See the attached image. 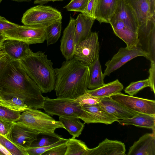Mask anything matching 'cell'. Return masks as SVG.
Here are the masks:
<instances>
[{
	"label": "cell",
	"instance_id": "681fc988",
	"mask_svg": "<svg viewBox=\"0 0 155 155\" xmlns=\"http://www.w3.org/2000/svg\"><path fill=\"white\" fill-rule=\"evenodd\" d=\"M12 0L14 1L17 2H30L32 0Z\"/></svg>",
	"mask_w": 155,
	"mask_h": 155
},
{
	"label": "cell",
	"instance_id": "5b68a950",
	"mask_svg": "<svg viewBox=\"0 0 155 155\" xmlns=\"http://www.w3.org/2000/svg\"><path fill=\"white\" fill-rule=\"evenodd\" d=\"M16 122L23 124L39 134H54L57 128L64 127L59 121H57L49 114L30 108L22 112Z\"/></svg>",
	"mask_w": 155,
	"mask_h": 155
},
{
	"label": "cell",
	"instance_id": "52a82bcc",
	"mask_svg": "<svg viewBox=\"0 0 155 155\" xmlns=\"http://www.w3.org/2000/svg\"><path fill=\"white\" fill-rule=\"evenodd\" d=\"M99 51L98 33L91 32L87 38L76 44L73 58L89 66L99 57Z\"/></svg>",
	"mask_w": 155,
	"mask_h": 155
},
{
	"label": "cell",
	"instance_id": "ab89813d",
	"mask_svg": "<svg viewBox=\"0 0 155 155\" xmlns=\"http://www.w3.org/2000/svg\"><path fill=\"white\" fill-rule=\"evenodd\" d=\"M19 26V25L12 22L0 16V32L3 33Z\"/></svg>",
	"mask_w": 155,
	"mask_h": 155
},
{
	"label": "cell",
	"instance_id": "3957f363",
	"mask_svg": "<svg viewBox=\"0 0 155 155\" xmlns=\"http://www.w3.org/2000/svg\"><path fill=\"white\" fill-rule=\"evenodd\" d=\"M21 66L39 87L42 93L54 90L55 73L51 60L45 52H31L24 59L19 61Z\"/></svg>",
	"mask_w": 155,
	"mask_h": 155
},
{
	"label": "cell",
	"instance_id": "bcb514c9",
	"mask_svg": "<svg viewBox=\"0 0 155 155\" xmlns=\"http://www.w3.org/2000/svg\"><path fill=\"white\" fill-rule=\"evenodd\" d=\"M63 0H35L34 1V3L35 4H40L43 5L49 2H54L58 1H62Z\"/></svg>",
	"mask_w": 155,
	"mask_h": 155
},
{
	"label": "cell",
	"instance_id": "7402d4cb",
	"mask_svg": "<svg viewBox=\"0 0 155 155\" xmlns=\"http://www.w3.org/2000/svg\"><path fill=\"white\" fill-rule=\"evenodd\" d=\"M122 125H132L151 129L155 133V115L138 113L130 118L119 119L117 121Z\"/></svg>",
	"mask_w": 155,
	"mask_h": 155
},
{
	"label": "cell",
	"instance_id": "e575fe53",
	"mask_svg": "<svg viewBox=\"0 0 155 155\" xmlns=\"http://www.w3.org/2000/svg\"><path fill=\"white\" fill-rule=\"evenodd\" d=\"M89 0H71L64 8L69 11L81 12L85 14Z\"/></svg>",
	"mask_w": 155,
	"mask_h": 155
},
{
	"label": "cell",
	"instance_id": "c3c4849f",
	"mask_svg": "<svg viewBox=\"0 0 155 155\" xmlns=\"http://www.w3.org/2000/svg\"><path fill=\"white\" fill-rule=\"evenodd\" d=\"M5 53L2 50L1 46H0V59L6 56Z\"/></svg>",
	"mask_w": 155,
	"mask_h": 155
},
{
	"label": "cell",
	"instance_id": "9a60e30c",
	"mask_svg": "<svg viewBox=\"0 0 155 155\" xmlns=\"http://www.w3.org/2000/svg\"><path fill=\"white\" fill-rule=\"evenodd\" d=\"M76 19L70 17L60 41V49L66 60L73 58L75 47Z\"/></svg>",
	"mask_w": 155,
	"mask_h": 155
},
{
	"label": "cell",
	"instance_id": "f907efd6",
	"mask_svg": "<svg viewBox=\"0 0 155 155\" xmlns=\"http://www.w3.org/2000/svg\"><path fill=\"white\" fill-rule=\"evenodd\" d=\"M2 0H0V3L2 1Z\"/></svg>",
	"mask_w": 155,
	"mask_h": 155
},
{
	"label": "cell",
	"instance_id": "4dcf8cb0",
	"mask_svg": "<svg viewBox=\"0 0 155 155\" xmlns=\"http://www.w3.org/2000/svg\"><path fill=\"white\" fill-rule=\"evenodd\" d=\"M0 106L11 110L22 112L30 108L22 99L14 97L7 100H0Z\"/></svg>",
	"mask_w": 155,
	"mask_h": 155
},
{
	"label": "cell",
	"instance_id": "8fae6325",
	"mask_svg": "<svg viewBox=\"0 0 155 155\" xmlns=\"http://www.w3.org/2000/svg\"><path fill=\"white\" fill-rule=\"evenodd\" d=\"M143 56L148 60V54L140 47L137 46L132 49L121 48L110 60L105 64L106 68L104 73L105 76L119 68L134 58Z\"/></svg>",
	"mask_w": 155,
	"mask_h": 155
},
{
	"label": "cell",
	"instance_id": "cb8c5ba5",
	"mask_svg": "<svg viewBox=\"0 0 155 155\" xmlns=\"http://www.w3.org/2000/svg\"><path fill=\"white\" fill-rule=\"evenodd\" d=\"M124 88L123 85L118 79L94 90H87V93L94 97L103 98L119 93Z\"/></svg>",
	"mask_w": 155,
	"mask_h": 155
},
{
	"label": "cell",
	"instance_id": "4316f807",
	"mask_svg": "<svg viewBox=\"0 0 155 155\" xmlns=\"http://www.w3.org/2000/svg\"><path fill=\"white\" fill-rule=\"evenodd\" d=\"M83 107L98 121L99 123L106 124H111L118 120L103 110L99 103L92 105L83 106Z\"/></svg>",
	"mask_w": 155,
	"mask_h": 155
},
{
	"label": "cell",
	"instance_id": "d4e9b609",
	"mask_svg": "<svg viewBox=\"0 0 155 155\" xmlns=\"http://www.w3.org/2000/svg\"><path fill=\"white\" fill-rule=\"evenodd\" d=\"M88 67L90 76L88 88L94 90L104 85L105 84L104 82L105 76L102 72L99 57Z\"/></svg>",
	"mask_w": 155,
	"mask_h": 155
},
{
	"label": "cell",
	"instance_id": "7a4b0ae2",
	"mask_svg": "<svg viewBox=\"0 0 155 155\" xmlns=\"http://www.w3.org/2000/svg\"><path fill=\"white\" fill-rule=\"evenodd\" d=\"M54 90L57 97L75 99L88 90L89 67L73 58L63 61L59 68L54 69Z\"/></svg>",
	"mask_w": 155,
	"mask_h": 155
},
{
	"label": "cell",
	"instance_id": "83f0119b",
	"mask_svg": "<svg viewBox=\"0 0 155 155\" xmlns=\"http://www.w3.org/2000/svg\"><path fill=\"white\" fill-rule=\"evenodd\" d=\"M66 144L65 155H87L89 148L82 141L72 137L68 139Z\"/></svg>",
	"mask_w": 155,
	"mask_h": 155
},
{
	"label": "cell",
	"instance_id": "1f68e13d",
	"mask_svg": "<svg viewBox=\"0 0 155 155\" xmlns=\"http://www.w3.org/2000/svg\"><path fill=\"white\" fill-rule=\"evenodd\" d=\"M0 144L8 151L11 155H28L25 149L19 147L0 134Z\"/></svg>",
	"mask_w": 155,
	"mask_h": 155
},
{
	"label": "cell",
	"instance_id": "ba28073f",
	"mask_svg": "<svg viewBox=\"0 0 155 155\" xmlns=\"http://www.w3.org/2000/svg\"><path fill=\"white\" fill-rule=\"evenodd\" d=\"M46 27L19 25L2 33L6 39L19 40L28 45L42 43L46 39Z\"/></svg>",
	"mask_w": 155,
	"mask_h": 155
},
{
	"label": "cell",
	"instance_id": "d590c367",
	"mask_svg": "<svg viewBox=\"0 0 155 155\" xmlns=\"http://www.w3.org/2000/svg\"><path fill=\"white\" fill-rule=\"evenodd\" d=\"M68 139L62 138L59 140L52 144L40 147H30L26 149V150L28 155H41L43 153L49 149L55 147L66 143Z\"/></svg>",
	"mask_w": 155,
	"mask_h": 155
},
{
	"label": "cell",
	"instance_id": "603a6c76",
	"mask_svg": "<svg viewBox=\"0 0 155 155\" xmlns=\"http://www.w3.org/2000/svg\"><path fill=\"white\" fill-rule=\"evenodd\" d=\"M135 12L138 26L147 22L151 16L148 0H126Z\"/></svg>",
	"mask_w": 155,
	"mask_h": 155
},
{
	"label": "cell",
	"instance_id": "ffe728a7",
	"mask_svg": "<svg viewBox=\"0 0 155 155\" xmlns=\"http://www.w3.org/2000/svg\"><path fill=\"white\" fill-rule=\"evenodd\" d=\"M95 19L81 13L76 19L75 44L87 38L91 33Z\"/></svg>",
	"mask_w": 155,
	"mask_h": 155
},
{
	"label": "cell",
	"instance_id": "484cf974",
	"mask_svg": "<svg viewBox=\"0 0 155 155\" xmlns=\"http://www.w3.org/2000/svg\"><path fill=\"white\" fill-rule=\"evenodd\" d=\"M59 121L65 129L72 135V137H78L81 134L84 124L78 117L71 116H59Z\"/></svg>",
	"mask_w": 155,
	"mask_h": 155
},
{
	"label": "cell",
	"instance_id": "8d00e7d4",
	"mask_svg": "<svg viewBox=\"0 0 155 155\" xmlns=\"http://www.w3.org/2000/svg\"><path fill=\"white\" fill-rule=\"evenodd\" d=\"M101 98L94 97L86 92L75 99L82 106L94 105L99 103Z\"/></svg>",
	"mask_w": 155,
	"mask_h": 155
},
{
	"label": "cell",
	"instance_id": "6da1fadb",
	"mask_svg": "<svg viewBox=\"0 0 155 155\" xmlns=\"http://www.w3.org/2000/svg\"><path fill=\"white\" fill-rule=\"evenodd\" d=\"M14 97L24 100L30 108L43 109L45 97L19 61L10 58L0 73V100Z\"/></svg>",
	"mask_w": 155,
	"mask_h": 155
},
{
	"label": "cell",
	"instance_id": "5bb4252c",
	"mask_svg": "<svg viewBox=\"0 0 155 155\" xmlns=\"http://www.w3.org/2000/svg\"><path fill=\"white\" fill-rule=\"evenodd\" d=\"M6 56L10 59L20 61L31 53L29 45L22 41L15 39H6L1 46Z\"/></svg>",
	"mask_w": 155,
	"mask_h": 155
},
{
	"label": "cell",
	"instance_id": "d6a6232c",
	"mask_svg": "<svg viewBox=\"0 0 155 155\" xmlns=\"http://www.w3.org/2000/svg\"><path fill=\"white\" fill-rule=\"evenodd\" d=\"M150 87V82L147 78L131 82L125 89L124 91L129 95L133 96L144 88Z\"/></svg>",
	"mask_w": 155,
	"mask_h": 155
},
{
	"label": "cell",
	"instance_id": "ee69618b",
	"mask_svg": "<svg viewBox=\"0 0 155 155\" xmlns=\"http://www.w3.org/2000/svg\"><path fill=\"white\" fill-rule=\"evenodd\" d=\"M9 58L7 56L0 59V73L8 62Z\"/></svg>",
	"mask_w": 155,
	"mask_h": 155
},
{
	"label": "cell",
	"instance_id": "9c48e42d",
	"mask_svg": "<svg viewBox=\"0 0 155 155\" xmlns=\"http://www.w3.org/2000/svg\"><path fill=\"white\" fill-rule=\"evenodd\" d=\"M137 34V46L148 54L151 62H155V16L138 26Z\"/></svg>",
	"mask_w": 155,
	"mask_h": 155
},
{
	"label": "cell",
	"instance_id": "277c9868",
	"mask_svg": "<svg viewBox=\"0 0 155 155\" xmlns=\"http://www.w3.org/2000/svg\"><path fill=\"white\" fill-rule=\"evenodd\" d=\"M43 109L51 115L78 117L87 124L99 123L75 99L59 97L51 99L48 97H45Z\"/></svg>",
	"mask_w": 155,
	"mask_h": 155
},
{
	"label": "cell",
	"instance_id": "ac0fdd59",
	"mask_svg": "<svg viewBox=\"0 0 155 155\" xmlns=\"http://www.w3.org/2000/svg\"><path fill=\"white\" fill-rule=\"evenodd\" d=\"M128 155H155V133H146L130 147Z\"/></svg>",
	"mask_w": 155,
	"mask_h": 155
},
{
	"label": "cell",
	"instance_id": "836d02e7",
	"mask_svg": "<svg viewBox=\"0 0 155 155\" xmlns=\"http://www.w3.org/2000/svg\"><path fill=\"white\" fill-rule=\"evenodd\" d=\"M21 112L0 106V120L9 122H16L19 118Z\"/></svg>",
	"mask_w": 155,
	"mask_h": 155
},
{
	"label": "cell",
	"instance_id": "2e32d148",
	"mask_svg": "<svg viewBox=\"0 0 155 155\" xmlns=\"http://www.w3.org/2000/svg\"><path fill=\"white\" fill-rule=\"evenodd\" d=\"M99 104L103 110L118 120L131 118L139 113L127 108L110 96L101 98Z\"/></svg>",
	"mask_w": 155,
	"mask_h": 155
},
{
	"label": "cell",
	"instance_id": "44dd1931",
	"mask_svg": "<svg viewBox=\"0 0 155 155\" xmlns=\"http://www.w3.org/2000/svg\"><path fill=\"white\" fill-rule=\"evenodd\" d=\"M117 0H97L95 14L100 23H110L116 8Z\"/></svg>",
	"mask_w": 155,
	"mask_h": 155
},
{
	"label": "cell",
	"instance_id": "4fadbf2b",
	"mask_svg": "<svg viewBox=\"0 0 155 155\" xmlns=\"http://www.w3.org/2000/svg\"><path fill=\"white\" fill-rule=\"evenodd\" d=\"M38 134V133L29 127L15 122L10 132V141L26 150L30 147Z\"/></svg>",
	"mask_w": 155,
	"mask_h": 155
},
{
	"label": "cell",
	"instance_id": "7bdbcfd3",
	"mask_svg": "<svg viewBox=\"0 0 155 155\" xmlns=\"http://www.w3.org/2000/svg\"><path fill=\"white\" fill-rule=\"evenodd\" d=\"M150 15L151 16H155V0H148Z\"/></svg>",
	"mask_w": 155,
	"mask_h": 155
},
{
	"label": "cell",
	"instance_id": "7c38bea8",
	"mask_svg": "<svg viewBox=\"0 0 155 155\" xmlns=\"http://www.w3.org/2000/svg\"><path fill=\"white\" fill-rule=\"evenodd\" d=\"M116 20L122 21L131 30L137 33L138 23L137 16L126 0H117L115 12L110 22Z\"/></svg>",
	"mask_w": 155,
	"mask_h": 155
},
{
	"label": "cell",
	"instance_id": "8992f818",
	"mask_svg": "<svg viewBox=\"0 0 155 155\" xmlns=\"http://www.w3.org/2000/svg\"><path fill=\"white\" fill-rule=\"evenodd\" d=\"M62 19L60 12L51 6L40 4L27 10L23 15L21 22L25 25L46 27Z\"/></svg>",
	"mask_w": 155,
	"mask_h": 155
},
{
	"label": "cell",
	"instance_id": "7dc6e473",
	"mask_svg": "<svg viewBox=\"0 0 155 155\" xmlns=\"http://www.w3.org/2000/svg\"><path fill=\"white\" fill-rule=\"evenodd\" d=\"M6 38L2 33L0 32V46L2 45Z\"/></svg>",
	"mask_w": 155,
	"mask_h": 155
},
{
	"label": "cell",
	"instance_id": "d6986e66",
	"mask_svg": "<svg viewBox=\"0 0 155 155\" xmlns=\"http://www.w3.org/2000/svg\"><path fill=\"white\" fill-rule=\"evenodd\" d=\"M114 33L125 42L126 48L132 49L137 46V34L130 29L121 20H116L110 21Z\"/></svg>",
	"mask_w": 155,
	"mask_h": 155
},
{
	"label": "cell",
	"instance_id": "f35d334b",
	"mask_svg": "<svg viewBox=\"0 0 155 155\" xmlns=\"http://www.w3.org/2000/svg\"><path fill=\"white\" fill-rule=\"evenodd\" d=\"M66 142L49 149L41 155H65L67 150Z\"/></svg>",
	"mask_w": 155,
	"mask_h": 155
},
{
	"label": "cell",
	"instance_id": "b9f144b4",
	"mask_svg": "<svg viewBox=\"0 0 155 155\" xmlns=\"http://www.w3.org/2000/svg\"><path fill=\"white\" fill-rule=\"evenodd\" d=\"M97 0H89L88 3L85 14L95 19V14Z\"/></svg>",
	"mask_w": 155,
	"mask_h": 155
},
{
	"label": "cell",
	"instance_id": "74e56055",
	"mask_svg": "<svg viewBox=\"0 0 155 155\" xmlns=\"http://www.w3.org/2000/svg\"><path fill=\"white\" fill-rule=\"evenodd\" d=\"M14 122L0 120V134L10 140V132Z\"/></svg>",
	"mask_w": 155,
	"mask_h": 155
},
{
	"label": "cell",
	"instance_id": "e0dca14e",
	"mask_svg": "<svg viewBox=\"0 0 155 155\" xmlns=\"http://www.w3.org/2000/svg\"><path fill=\"white\" fill-rule=\"evenodd\" d=\"M126 150L124 143L106 138L97 147L89 148L87 155H124Z\"/></svg>",
	"mask_w": 155,
	"mask_h": 155
},
{
	"label": "cell",
	"instance_id": "f546056e",
	"mask_svg": "<svg viewBox=\"0 0 155 155\" xmlns=\"http://www.w3.org/2000/svg\"><path fill=\"white\" fill-rule=\"evenodd\" d=\"M36 139L31 145V147H37L46 146L52 144L60 140L62 137L57 134H39Z\"/></svg>",
	"mask_w": 155,
	"mask_h": 155
},
{
	"label": "cell",
	"instance_id": "60d3db41",
	"mask_svg": "<svg viewBox=\"0 0 155 155\" xmlns=\"http://www.w3.org/2000/svg\"><path fill=\"white\" fill-rule=\"evenodd\" d=\"M149 73V75L148 78L150 83V87L155 94V62H151Z\"/></svg>",
	"mask_w": 155,
	"mask_h": 155
},
{
	"label": "cell",
	"instance_id": "30bf717a",
	"mask_svg": "<svg viewBox=\"0 0 155 155\" xmlns=\"http://www.w3.org/2000/svg\"><path fill=\"white\" fill-rule=\"evenodd\" d=\"M110 97L130 110L139 113L155 115V100L128 95L121 92Z\"/></svg>",
	"mask_w": 155,
	"mask_h": 155
},
{
	"label": "cell",
	"instance_id": "f1b7e54d",
	"mask_svg": "<svg viewBox=\"0 0 155 155\" xmlns=\"http://www.w3.org/2000/svg\"><path fill=\"white\" fill-rule=\"evenodd\" d=\"M62 21L53 23L46 27V39L48 46L56 43L59 38L61 30Z\"/></svg>",
	"mask_w": 155,
	"mask_h": 155
},
{
	"label": "cell",
	"instance_id": "f6af8a7d",
	"mask_svg": "<svg viewBox=\"0 0 155 155\" xmlns=\"http://www.w3.org/2000/svg\"><path fill=\"white\" fill-rule=\"evenodd\" d=\"M11 155L9 152L0 144V155Z\"/></svg>",
	"mask_w": 155,
	"mask_h": 155
}]
</instances>
